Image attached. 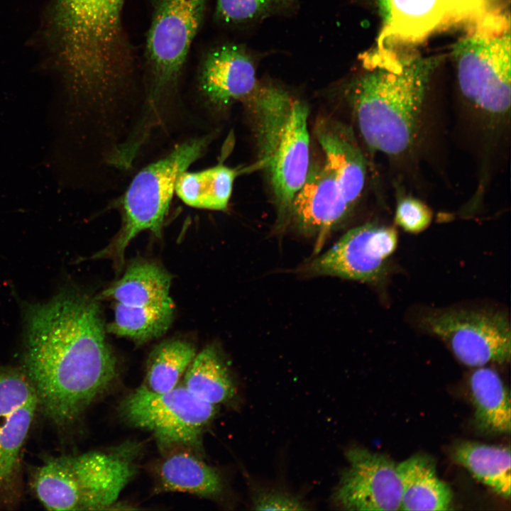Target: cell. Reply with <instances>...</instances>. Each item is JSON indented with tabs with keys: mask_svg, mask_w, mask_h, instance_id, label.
Wrapping results in <instances>:
<instances>
[{
	"mask_svg": "<svg viewBox=\"0 0 511 511\" xmlns=\"http://www.w3.org/2000/svg\"><path fill=\"white\" fill-rule=\"evenodd\" d=\"M25 372L39 408L57 426L74 423L111 383L115 356L97 300L74 290L26 309Z\"/></svg>",
	"mask_w": 511,
	"mask_h": 511,
	"instance_id": "obj_1",
	"label": "cell"
},
{
	"mask_svg": "<svg viewBox=\"0 0 511 511\" xmlns=\"http://www.w3.org/2000/svg\"><path fill=\"white\" fill-rule=\"evenodd\" d=\"M125 0H57L60 57L76 91L100 114H112L126 87L132 57L122 26Z\"/></svg>",
	"mask_w": 511,
	"mask_h": 511,
	"instance_id": "obj_2",
	"label": "cell"
},
{
	"mask_svg": "<svg viewBox=\"0 0 511 511\" xmlns=\"http://www.w3.org/2000/svg\"><path fill=\"white\" fill-rule=\"evenodd\" d=\"M363 62L367 72L353 82L351 92L360 133L371 150L400 155L416 138L436 62L377 47L363 57Z\"/></svg>",
	"mask_w": 511,
	"mask_h": 511,
	"instance_id": "obj_3",
	"label": "cell"
},
{
	"mask_svg": "<svg viewBox=\"0 0 511 511\" xmlns=\"http://www.w3.org/2000/svg\"><path fill=\"white\" fill-rule=\"evenodd\" d=\"M208 142L207 137L187 140L138 172L122 199V224L119 232L94 258H110L121 270L126 247L140 232L149 230L160 237L177 179L201 157Z\"/></svg>",
	"mask_w": 511,
	"mask_h": 511,
	"instance_id": "obj_4",
	"label": "cell"
},
{
	"mask_svg": "<svg viewBox=\"0 0 511 511\" xmlns=\"http://www.w3.org/2000/svg\"><path fill=\"white\" fill-rule=\"evenodd\" d=\"M459 87L477 107L504 114L510 106V34L509 20L490 13L471 27L454 50Z\"/></svg>",
	"mask_w": 511,
	"mask_h": 511,
	"instance_id": "obj_5",
	"label": "cell"
},
{
	"mask_svg": "<svg viewBox=\"0 0 511 511\" xmlns=\"http://www.w3.org/2000/svg\"><path fill=\"white\" fill-rule=\"evenodd\" d=\"M205 0H158L148 31L150 71L147 112L157 114L175 86L203 19Z\"/></svg>",
	"mask_w": 511,
	"mask_h": 511,
	"instance_id": "obj_6",
	"label": "cell"
},
{
	"mask_svg": "<svg viewBox=\"0 0 511 511\" xmlns=\"http://www.w3.org/2000/svg\"><path fill=\"white\" fill-rule=\"evenodd\" d=\"M420 326L443 341L470 367L509 361L511 331L508 317L500 310L448 308L424 313Z\"/></svg>",
	"mask_w": 511,
	"mask_h": 511,
	"instance_id": "obj_7",
	"label": "cell"
},
{
	"mask_svg": "<svg viewBox=\"0 0 511 511\" xmlns=\"http://www.w3.org/2000/svg\"><path fill=\"white\" fill-rule=\"evenodd\" d=\"M135 473L130 460L91 451L51 458V484L63 510H103L111 505Z\"/></svg>",
	"mask_w": 511,
	"mask_h": 511,
	"instance_id": "obj_8",
	"label": "cell"
},
{
	"mask_svg": "<svg viewBox=\"0 0 511 511\" xmlns=\"http://www.w3.org/2000/svg\"><path fill=\"white\" fill-rule=\"evenodd\" d=\"M120 412L132 426L151 432L164 444L196 445L215 414V405L184 385L156 392L142 385L121 402Z\"/></svg>",
	"mask_w": 511,
	"mask_h": 511,
	"instance_id": "obj_9",
	"label": "cell"
},
{
	"mask_svg": "<svg viewBox=\"0 0 511 511\" xmlns=\"http://www.w3.org/2000/svg\"><path fill=\"white\" fill-rule=\"evenodd\" d=\"M38 408L24 369L0 368V507L13 505L21 495L23 448Z\"/></svg>",
	"mask_w": 511,
	"mask_h": 511,
	"instance_id": "obj_10",
	"label": "cell"
},
{
	"mask_svg": "<svg viewBox=\"0 0 511 511\" xmlns=\"http://www.w3.org/2000/svg\"><path fill=\"white\" fill-rule=\"evenodd\" d=\"M383 27L377 47L412 45L452 26L480 23L487 0H379Z\"/></svg>",
	"mask_w": 511,
	"mask_h": 511,
	"instance_id": "obj_11",
	"label": "cell"
},
{
	"mask_svg": "<svg viewBox=\"0 0 511 511\" xmlns=\"http://www.w3.org/2000/svg\"><path fill=\"white\" fill-rule=\"evenodd\" d=\"M397 245L390 226L368 223L347 231L322 255L303 267L310 275H330L361 282L378 279Z\"/></svg>",
	"mask_w": 511,
	"mask_h": 511,
	"instance_id": "obj_12",
	"label": "cell"
},
{
	"mask_svg": "<svg viewBox=\"0 0 511 511\" xmlns=\"http://www.w3.org/2000/svg\"><path fill=\"white\" fill-rule=\"evenodd\" d=\"M345 468L334 494L345 510H400L402 483L397 463L388 456L361 447L346 453Z\"/></svg>",
	"mask_w": 511,
	"mask_h": 511,
	"instance_id": "obj_13",
	"label": "cell"
},
{
	"mask_svg": "<svg viewBox=\"0 0 511 511\" xmlns=\"http://www.w3.org/2000/svg\"><path fill=\"white\" fill-rule=\"evenodd\" d=\"M351 207L325 163L310 165L303 185L279 224L290 225L301 234L314 237L319 248L346 218Z\"/></svg>",
	"mask_w": 511,
	"mask_h": 511,
	"instance_id": "obj_14",
	"label": "cell"
},
{
	"mask_svg": "<svg viewBox=\"0 0 511 511\" xmlns=\"http://www.w3.org/2000/svg\"><path fill=\"white\" fill-rule=\"evenodd\" d=\"M307 117V105L294 100L285 130L267 165L279 221L287 214L308 174L310 163Z\"/></svg>",
	"mask_w": 511,
	"mask_h": 511,
	"instance_id": "obj_15",
	"label": "cell"
},
{
	"mask_svg": "<svg viewBox=\"0 0 511 511\" xmlns=\"http://www.w3.org/2000/svg\"><path fill=\"white\" fill-rule=\"evenodd\" d=\"M199 85L203 96L214 106L246 99L258 87L254 62L241 46L217 47L202 64Z\"/></svg>",
	"mask_w": 511,
	"mask_h": 511,
	"instance_id": "obj_16",
	"label": "cell"
},
{
	"mask_svg": "<svg viewBox=\"0 0 511 511\" xmlns=\"http://www.w3.org/2000/svg\"><path fill=\"white\" fill-rule=\"evenodd\" d=\"M316 136L325 164L352 207L363 191L366 175L364 158L352 132L340 123L324 119L317 125Z\"/></svg>",
	"mask_w": 511,
	"mask_h": 511,
	"instance_id": "obj_17",
	"label": "cell"
},
{
	"mask_svg": "<svg viewBox=\"0 0 511 511\" xmlns=\"http://www.w3.org/2000/svg\"><path fill=\"white\" fill-rule=\"evenodd\" d=\"M397 468L402 489L400 510L451 509V490L438 477L435 463L430 457L414 455L397 463Z\"/></svg>",
	"mask_w": 511,
	"mask_h": 511,
	"instance_id": "obj_18",
	"label": "cell"
},
{
	"mask_svg": "<svg viewBox=\"0 0 511 511\" xmlns=\"http://www.w3.org/2000/svg\"><path fill=\"white\" fill-rule=\"evenodd\" d=\"M171 277L157 264L138 260L128 265L123 275L102 291L97 300H112L130 307H145L167 302Z\"/></svg>",
	"mask_w": 511,
	"mask_h": 511,
	"instance_id": "obj_19",
	"label": "cell"
},
{
	"mask_svg": "<svg viewBox=\"0 0 511 511\" xmlns=\"http://www.w3.org/2000/svg\"><path fill=\"white\" fill-rule=\"evenodd\" d=\"M469 386L477 426L489 433L509 434L510 392L498 372L485 366L476 367L470 375Z\"/></svg>",
	"mask_w": 511,
	"mask_h": 511,
	"instance_id": "obj_20",
	"label": "cell"
},
{
	"mask_svg": "<svg viewBox=\"0 0 511 511\" xmlns=\"http://www.w3.org/2000/svg\"><path fill=\"white\" fill-rule=\"evenodd\" d=\"M158 477L160 488L165 491L214 498L224 488L216 470L187 452L167 456L159 466Z\"/></svg>",
	"mask_w": 511,
	"mask_h": 511,
	"instance_id": "obj_21",
	"label": "cell"
},
{
	"mask_svg": "<svg viewBox=\"0 0 511 511\" xmlns=\"http://www.w3.org/2000/svg\"><path fill=\"white\" fill-rule=\"evenodd\" d=\"M454 460L479 482L500 496L509 499L511 456L509 446L463 441L453 451Z\"/></svg>",
	"mask_w": 511,
	"mask_h": 511,
	"instance_id": "obj_22",
	"label": "cell"
},
{
	"mask_svg": "<svg viewBox=\"0 0 511 511\" xmlns=\"http://www.w3.org/2000/svg\"><path fill=\"white\" fill-rule=\"evenodd\" d=\"M246 99L255 119L261 162L268 165L285 130L294 100L274 86L256 90Z\"/></svg>",
	"mask_w": 511,
	"mask_h": 511,
	"instance_id": "obj_23",
	"label": "cell"
},
{
	"mask_svg": "<svg viewBox=\"0 0 511 511\" xmlns=\"http://www.w3.org/2000/svg\"><path fill=\"white\" fill-rule=\"evenodd\" d=\"M236 171L218 165L199 172H181L175 192L187 205L209 210L226 209Z\"/></svg>",
	"mask_w": 511,
	"mask_h": 511,
	"instance_id": "obj_24",
	"label": "cell"
},
{
	"mask_svg": "<svg viewBox=\"0 0 511 511\" xmlns=\"http://www.w3.org/2000/svg\"><path fill=\"white\" fill-rule=\"evenodd\" d=\"M184 375V386L212 405L228 402L235 395L227 366L215 346H209L196 354Z\"/></svg>",
	"mask_w": 511,
	"mask_h": 511,
	"instance_id": "obj_25",
	"label": "cell"
},
{
	"mask_svg": "<svg viewBox=\"0 0 511 511\" xmlns=\"http://www.w3.org/2000/svg\"><path fill=\"white\" fill-rule=\"evenodd\" d=\"M172 300L145 307H130L115 304L114 317L106 331L119 336L143 344L164 334L174 318Z\"/></svg>",
	"mask_w": 511,
	"mask_h": 511,
	"instance_id": "obj_26",
	"label": "cell"
},
{
	"mask_svg": "<svg viewBox=\"0 0 511 511\" xmlns=\"http://www.w3.org/2000/svg\"><path fill=\"white\" fill-rule=\"evenodd\" d=\"M196 354L194 346L184 340L174 339L160 343L149 355L143 385L156 392L174 389Z\"/></svg>",
	"mask_w": 511,
	"mask_h": 511,
	"instance_id": "obj_27",
	"label": "cell"
},
{
	"mask_svg": "<svg viewBox=\"0 0 511 511\" xmlns=\"http://www.w3.org/2000/svg\"><path fill=\"white\" fill-rule=\"evenodd\" d=\"M292 2L293 0H217L216 14L226 23H249L282 11Z\"/></svg>",
	"mask_w": 511,
	"mask_h": 511,
	"instance_id": "obj_28",
	"label": "cell"
},
{
	"mask_svg": "<svg viewBox=\"0 0 511 511\" xmlns=\"http://www.w3.org/2000/svg\"><path fill=\"white\" fill-rule=\"evenodd\" d=\"M432 217L431 210L422 202L412 197H405L398 202L395 221L405 231L417 233L429 226Z\"/></svg>",
	"mask_w": 511,
	"mask_h": 511,
	"instance_id": "obj_29",
	"label": "cell"
},
{
	"mask_svg": "<svg viewBox=\"0 0 511 511\" xmlns=\"http://www.w3.org/2000/svg\"><path fill=\"white\" fill-rule=\"evenodd\" d=\"M256 510H304L303 503L295 497L280 493H266L260 495L254 500Z\"/></svg>",
	"mask_w": 511,
	"mask_h": 511,
	"instance_id": "obj_30",
	"label": "cell"
},
{
	"mask_svg": "<svg viewBox=\"0 0 511 511\" xmlns=\"http://www.w3.org/2000/svg\"><path fill=\"white\" fill-rule=\"evenodd\" d=\"M487 1H488V0H487Z\"/></svg>",
	"mask_w": 511,
	"mask_h": 511,
	"instance_id": "obj_31",
	"label": "cell"
}]
</instances>
